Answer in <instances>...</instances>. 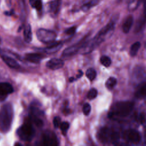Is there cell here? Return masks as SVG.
Segmentation results:
<instances>
[{
    "label": "cell",
    "instance_id": "cell-1",
    "mask_svg": "<svg viewBox=\"0 0 146 146\" xmlns=\"http://www.w3.org/2000/svg\"><path fill=\"white\" fill-rule=\"evenodd\" d=\"M134 107L133 102L129 101L119 102L114 104L108 112L111 119L121 118L128 115Z\"/></svg>",
    "mask_w": 146,
    "mask_h": 146
},
{
    "label": "cell",
    "instance_id": "cell-2",
    "mask_svg": "<svg viewBox=\"0 0 146 146\" xmlns=\"http://www.w3.org/2000/svg\"><path fill=\"white\" fill-rule=\"evenodd\" d=\"M14 116L13 108L11 104H4L0 110V130L4 133L9 131Z\"/></svg>",
    "mask_w": 146,
    "mask_h": 146
},
{
    "label": "cell",
    "instance_id": "cell-3",
    "mask_svg": "<svg viewBox=\"0 0 146 146\" xmlns=\"http://www.w3.org/2000/svg\"><path fill=\"white\" fill-rule=\"evenodd\" d=\"M98 138L102 143H115L119 140L120 135L112 128L103 127L98 132Z\"/></svg>",
    "mask_w": 146,
    "mask_h": 146
},
{
    "label": "cell",
    "instance_id": "cell-4",
    "mask_svg": "<svg viewBox=\"0 0 146 146\" xmlns=\"http://www.w3.org/2000/svg\"><path fill=\"white\" fill-rule=\"evenodd\" d=\"M17 135L22 140L30 141L35 135V129L31 123H26L18 129Z\"/></svg>",
    "mask_w": 146,
    "mask_h": 146
},
{
    "label": "cell",
    "instance_id": "cell-5",
    "mask_svg": "<svg viewBox=\"0 0 146 146\" xmlns=\"http://www.w3.org/2000/svg\"><path fill=\"white\" fill-rule=\"evenodd\" d=\"M115 23L113 21L110 22L107 25L103 27L96 34V35L92 39V42L96 46L99 45L106 38L107 36L112 33L114 29Z\"/></svg>",
    "mask_w": 146,
    "mask_h": 146
},
{
    "label": "cell",
    "instance_id": "cell-6",
    "mask_svg": "<svg viewBox=\"0 0 146 146\" xmlns=\"http://www.w3.org/2000/svg\"><path fill=\"white\" fill-rule=\"evenodd\" d=\"M36 34L38 39L40 42L46 44L53 42L56 37V34L54 31L45 29H38Z\"/></svg>",
    "mask_w": 146,
    "mask_h": 146
},
{
    "label": "cell",
    "instance_id": "cell-7",
    "mask_svg": "<svg viewBox=\"0 0 146 146\" xmlns=\"http://www.w3.org/2000/svg\"><path fill=\"white\" fill-rule=\"evenodd\" d=\"M42 144L45 146H56L59 144L56 135L51 131H44L42 135Z\"/></svg>",
    "mask_w": 146,
    "mask_h": 146
},
{
    "label": "cell",
    "instance_id": "cell-8",
    "mask_svg": "<svg viewBox=\"0 0 146 146\" xmlns=\"http://www.w3.org/2000/svg\"><path fill=\"white\" fill-rule=\"evenodd\" d=\"M87 42H88L87 36H86L83 39L80 40L79 42L66 48L63 51L62 53V55L64 56H71V55H74L75 54L77 53L78 51L79 50H80L86 44V43Z\"/></svg>",
    "mask_w": 146,
    "mask_h": 146
},
{
    "label": "cell",
    "instance_id": "cell-9",
    "mask_svg": "<svg viewBox=\"0 0 146 146\" xmlns=\"http://www.w3.org/2000/svg\"><path fill=\"white\" fill-rule=\"evenodd\" d=\"M123 137L126 140L133 143H139L141 140L140 133L133 129H129L125 131L123 133Z\"/></svg>",
    "mask_w": 146,
    "mask_h": 146
},
{
    "label": "cell",
    "instance_id": "cell-10",
    "mask_svg": "<svg viewBox=\"0 0 146 146\" xmlns=\"http://www.w3.org/2000/svg\"><path fill=\"white\" fill-rule=\"evenodd\" d=\"M31 119L37 127H42L43 124V121L41 118V111L38 108L35 106H31L30 108Z\"/></svg>",
    "mask_w": 146,
    "mask_h": 146
},
{
    "label": "cell",
    "instance_id": "cell-11",
    "mask_svg": "<svg viewBox=\"0 0 146 146\" xmlns=\"http://www.w3.org/2000/svg\"><path fill=\"white\" fill-rule=\"evenodd\" d=\"M14 89L13 86L7 82L0 83V101H2L10 94L13 93Z\"/></svg>",
    "mask_w": 146,
    "mask_h": 146
},
{
    "label": "cell",
    "instance_id": "cell-12",
    "mask_svg": "<svg viewBox=\"0 0 146 146\" xmlns=\"http://www.w3.org/2000/svg\"><path fill=\"white\" fill-rule=\"evenodd\" d=\"M64 65V62L58 58H52L47 62L46 66L51 70H55L62 68Z\"/></svg>",
    "mask_w": 146,
    "mask_h": 146
},
{
    "label": "cell",
    "instance_id": "cell-13",
    "mask_svg": "<svg viewBox=\"0 0 146 146\" xmlns=\"http://www.w3.org/2000/svg\"><path fill=\"white\" fill-rule=\"evenodd\" d=\"M145 25H146V5H144L143 13L136 23V27H135V31L136 33L140 31L143 29V27L145 26Z\"/></svg>",
    "mask_w": 146,
    "mask_h": 146
},
{
    "label": "cell",
    "instance_id": "cell-14",
    "mask_svg": "<svg viewBox=\"0 0 146 146\" xmlns=\"http://www.w3.org/2000/svg\"><path fill=\"white\" fill-rule=\"evenodd\" d=\"M44 57V55L39 53H29L25 55L26 60L33 63H40Z\"/></svg>",
    "mask_w": 146,
    "mask_h": 146
},
{
    "label": "cell",
    "instance_id": "cell-15",
    "mask_svg": "<svg viewBox=\"0 0 146 146\" xmlns=\"http://www.w3.org/2000/svg\"><path fill=\"white\" fill-rule=\"evenodd\" d=\"M63 43L61 42H52L51 44L44 48V51L47 54H53L59 50L62 47Z\"/></svg>",
    "mask_w": 146,
    "mask_h": 146
},
{
    "label": "cell",
    "instance_id": "cell-16",
    "mask_svg": "<svg viewBox=\"0 0 146 146\" xmlns=\"http://www.w3.org/2000/svg\"><path fill=\"white\" fill-rule=\"evenodd\" d=\"M2 59L3 61L10 67L12 68H18L19 67V63L13 58L6 55H3L2 56Z\"/></svg>",
    "mask_w": 146,
    "mask_h": 146
},
{
    "label": "cell",
    "instance_id": "cell-17",
    "mask_svg": "<svg viewBox=\"0 0 146 146\" xmlns=\"http://www.w3.org/2000/svg\"><path fill=\"white\" fill-rule=\"evenodd\" d=\"M133 23V18L132 15H128L124 20L123 25L122 29L124 33H128L131 29Z\"/></svg>",
    "mask_w": 146,
    "mask_h": 146
},
{
    "label": "cell",
    "instance_id": "cell-18",
    "mask_svg": "<svg viewBox=\"0 0 146 146\" xmlns=\"http://www.w3.org/2000/svg\"><path fill=\"white\" fill-rule=\"evenodd\" d=\"M135 96L138 99L146 98V82L140 85L135 92Z\"/></svg>",
    "mask_w": 146,
    "mask_h": 146
},
{
    "label": "cell",
    "instance_id": "cell-19",
    "mask_svg": "<svg viewBox=\"0 0 146 146\" xmlns=\"http://www.w3.org/2000/svg\"><path fill=\"white\" fill-rule=\"evenodd\" d=\"M24 39L26 42L30 43L32 40V32L31 28L30 25H27L23 30Z\"/></svg>",
    "mask_w": 146,
    "mask_h": 146
},
{
    "label": "cell",
    "instance_id": "cell-20",
    "mask_svg": "<svg viewBox=\"0 0 146 146\" xmlns=\"http://www.w3.org/2000/svg\"><path fill=\"white\" fill-rule=\"evenodd\" d=\"M100 1V0H90L88 2L84 3L81 6V10L83 11H87L91 8L97 5L99 3Z\"/></svg>",
    "mask_w": 146,
    "mask_h": 146
},
{
    "label": "cell",
    "instance_id": "cell-21",
    "mask_svg": "<svg viewBox=\"0 0 146 146\" xmlns=\"http://www.w3.org/2000/svg\"><path fill=\"white\" fill-rule=\"evenodd\" d=\"M59 7H60L59 0H55V1H51L50 3V11L54 14H56L58 12L59 10Z\"/></svg>",
    "mask_w": 146,
    "mask_h": 146
},
{
    "label": "cell",
    "instance_id": "cell-22",
    "mask_svg": "<svg viewBox=\"0 0 146 146\" xmlns=\"http://www.w3.org/2000/svg\"><path fill=\"white\" fill-rule=\"evenodd\" d=\"M140 46H141V44L139 42H136L133 44H132V46L130 48V51H129L130 55L132 56H134L137 54V53L140 47Z\"/></svg>",
    "mask_w": 146,
    "mask_h": 146
},
{
    "label": "cell",
    "instance_id": "cell-23",
    "mask_svg": "<svg viewBox=\"0 0 146 146\" xmlns=\"http://www.w3.org/2000/svg\"><path fill=\"white\" fill-rule=\"evenodd\" d=\"M117 84V80L114 77H110L106 82V87L108 90H112Z\"/></svg>",
    "mask_w": 146,
    "mask_h": 146
},
{
    "label": "cell",
    "instance_id": "cell-24",
    "mask_svg": "<svg viewBox=\"0 0 146 146\" xmlns=\"http://www.w3.org/2000/svg\"><path fill=\"white\" fill-rule=\"evenodd\" d=\"M140 0H128V9L129 11H132L135 10L139 3H140Z\"/></svg>",
    "mask_w": 146,
    "mask_h": 146
},
{
    "label": "cell",
    "instance_id": "cell-25",
    "mask_svg": "<svg viewBox=\"0 0 146 146\" xmlns=\"http://www.w3.org/2000/svg\"><path fill=\"white\" fill-rule=\"evenodd\" d=\"M86 75L90 80L92 81L94 79H95V78H96V72L94 68H90L87 69V70L86 71Z\"/></svg>",
    "mask_w": 146,
    "mask_h": 146
},
{
    "label": "cell",
    "instance_id": "cell-26",
    "mask_svg": "<svg viewBox=\"0 0 146 146\" xmlns=\"http://www.w3.org/2000/svg\"><path fill=\"white\" fill-rule=\"evenodd\" d=\"M100 63L105 67H109L111 64V60L110 58L107 56L103 55L100 58Z\"/></svg>",
    "mask_w": 146,
    "mask_h": 146
},
{
    "label": "cell",
    "instance_id": "cell-27",
    "mask_svg": "<svg viewBox=\"0 0 146 146\" xmlns=\"http://www.w3.org/2000/svg\"><path fill=\"white\" fill-rule=\"evenodd\" d=\"M60 128L62 131V133L63 135H66L67 134V132L70 127V124L67 121H64L61 123L60 125Z\"/></svg>",
    "mask_w": 146,
    "mask_h": 146
},
{
    "label": "cell",
    "instance_id": "cell-28",
    "mask_svg": "<svg viewBox=\"0 0 146 146\" xmlns=\"http://www.w3.org/2000/svg\"><path fill=\"white\" fill-rule=\"evenodd\" d=\"M98 95V91L95 88H91L87 94V98L90 100L95 99Z\"/></svg>",
    "mask_w": 146,
    "mask_h": 146
},
{
    "label": "cell",
    "instance_id": "cell-29",
    "mask_svg": "<svg viewBox=\"0 0 146 146\" xmlns=\"http://www.w3.org/2000/svg\"><path fill=\"white\" fill-rule=\"evenodd\" d=\"M91 106L89 103H86L84 105H83V112L85 115H89V113L91 112Z\"/></svg>",
    "mask_w": 146,
    "mask_h": 146
},
{
    "label": "cell",
    "instance_id": "cell-30",
    "mask_svg": "<svg viewBox=\"0 0 146 146\" xmlns=\"http://www.w3.org/2000/svg\"><path fill=\"white\" fill-rule=\"evenodd\" d=\"M139 118H140L139 119L141 123V124L145 128H146V113H141L140 115Z\"/></svg>",
    "mask_w": 146,
    "mask_h": 146
},
{
    "label": "cell",
    "instance_id": "cell-31",
    "mask_svg": "<svg viewBox=\"0 0 146 146\" xmlns=\"http://www.w3.org/2000/svg\"><path fill=\"white\" fill-rule=\"evenodd\" d=\"M76 30V26H72V27H70L68 28L67 29H66L64 32L66 34L71 35H73L74 34H75Z\"/></svg>",
    "mask_w": 146,
    "mask_h": 146
},
{
    "label": "cell",
    "instance_id": "cell-32",
    "mask_svg": "<svg viewBox=\"0 0 146 146\" xmlns=\"http://www.w3.org/2000/svg\"><path fill=\"white\" fill-rule=\"evenodd\" d=\"M61 124L60 118L59 116H55L53 119V124L55 128H58Z\"/></svg>",
    "mask_w": 146,
    "mask_h": 146
},
{
    "label": "cell",
    "instance_id": "cell-33",
    "mask_svg": "<svg viewBox=\"0 0 146 146\" xmlns=\"http://www.w3.org/2000/svg\"><path fill=\"white\" fill-rule=\"evenodd\" d=\"M42 5L41 1L40 0H35L34 7L35 8L38 10H40L42 9Z\"/></svg>",
    "mask_w": 146,
    "mask_h": 146
},
{
    "label": "cell",
    "instance_id": "cell-34",
    "mask_svg": "<svg viewBox=\"0 0 146 146\" xmlns=\"http://www.w3.org/2000/svg\"><path fill=\"white\" fill-rule=\"evenodd\" d=\"M83 72H82V71H81V70H79V71H78V74L76 75V78H80L82 75H83Z\"/></svg>",
    "mask_w": 146,
    "mask_h": 146
},
{
    "label": "cell",
    "instance_id": "cell-35",
    "mask_svg": "<svg viewBox=\"0 0 146 146\" xmlns=\"http://www.w3.org/2000/svg\"><path fill=\"white\" fill-rule=\"evenodd\" d=\"M29 2H30V4L31 5V6L33 7H34L35 0H29Z\"/></svg>",
    "mask_w": 146,
    "mask_h": 146
},
{
    "label": "cell",
    "instance_id": "cell-36",
    "mask_svg": "<svg viewBox=\"0 0 146 146\" xmlns=\"http://www.w3.org/2000/svg\"><path fill=\"white\" fill-rule=\"evenodd\" d=\"M75 80V78H74V77H71V78H69V81H70V82H72L74 80Z\"/></svg>",
    "mask_w": 146,
    "mask_h": 146
},
{
    "label": "cell",
    "instance_id": "cell-37",
    "mask_svg": "<svg viewBox=\"0 0 146 146\" xmlns=\"http://www.w3.org/2000/svg\"><path fill=\"white\" fill-rule=\"evenodd\" d=\"M140 1H141L143 2L144 5H146V0H140Z\"/></svg>",
    "mask_w": 146,
    "mask_h": 146
},
{
    "label": "cell",
    "instance_id": "cell-38",
    "mask_svg": "<svg viewBox=\"0 0 146 146\" xmlns=\"http://www.w3.org/2000/svg\"><path fill=\"white\" fill-rule=\"evenodd\" d=\"M139 71H140V69H138V70H137V71L136 72H137V73H138V72H139ZM137 76H138L139 74H137ZM140 75H143H143H144V74H140Z\"/></svg>",
    "mask_w": 146,
    "mask_h": 146
},
{
    "label": "cell",
    "instance_id": "cell-39",
    "mask_svg": "<svg viewBox=\"0 0 146 146\" xmlns=\"http://www.w3.org/2000/svg\"><path fill=\"white\" fill-rule=\"evenodd\" d=\"M1 43V39L0 38V43Z\"/></svg>",
    "mask_w": 146,
    "mask_h": 146
},
{
    "label": "cell",
    "instance_id": "cell-40",
    "mask_svg": "<svg viewBox=\"0 0 146 146\" xmlns=\"http://www.w3.org/2000/svg\"><path fill=\"white\" fill-rule=\"evenodd\" d=\"M145 139H146V135H145Z\"/></svg>",
    "mask_w": 146,
    "mask_h": 146
},
{
    "label": "cell",
    "instance_id": "cell-41",
    "mask_svg": "<svg viewBox=\"0 0 146 146\" xmlns=\"http://www.w3.org/2000/svg\"><path fill=\"white\" fill-rule=\"evenodd\" d=\"M59 1H60V0H59Z\"/></svg>",
    "mask_w": 146,
    "mask_h": 146
}]
</instances>
